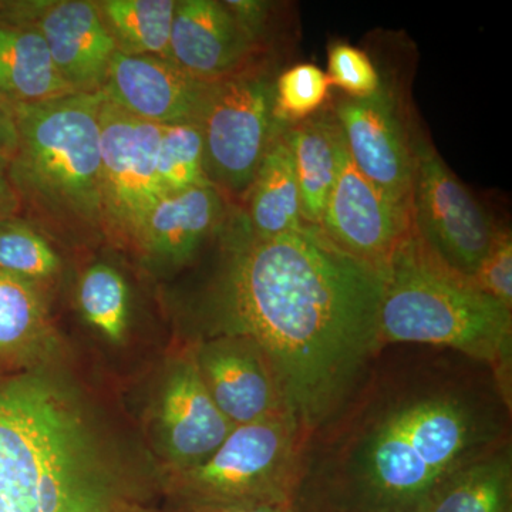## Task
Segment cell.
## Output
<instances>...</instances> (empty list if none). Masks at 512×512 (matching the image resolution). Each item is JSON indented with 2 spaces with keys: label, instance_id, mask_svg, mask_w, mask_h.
I'll list each match as a JSON object with an SVG mask.
<instances>
[{
  "label": "cell",
  "instance_id": "1",
  "mask_svg": "<svg viewBox=\"0 0 512 512\" xmlns=\"http://www.w3.org/2000/svg\"><path fill=\"white\" fill-rule=\"evenodd\" d=\"M376 357L345 406L312 434L299 512H423L440 485L511 440L493 373L453 350Z\"/></svg>",
  "mask_w": 512,
  "mask_h": 512
},
{
  "label": "cell",
  "instance_id": "2",
  "mask_svg": "<svg viewBox=\"0 0 512 512\" xmlns=\"http://www.w3.org/2000/svg\"><path fill=\"white\" fill-rule=\"evenodd\" d=\"M218 234L224 259L207 302L210 335L247 336L261 346L289 413L311 439L382 352V272L315 225L258 238L237 212Z\"/></svg>",
  "mask_w": 512,
  "mask_h": 512
},
{
  "label": "cell",
  "instance_id": "3",
  "mask_svg": "<svg viewBox=\"0 0 512 512\" xmlns=\"http://www.w3.org/2000/svg\"><path fill=\"white\" fill-rule=\"evenodd\" d=\"M380 348L447 349L485 365L512 406V309L440 261L413 228L384 266Z\"/></svg>",
  "mask_w": 512,
  "mask_h": 512
},
{
  "label": "cell",
  "instance_id": "4",
  "mask_svg": "<svg viewBox=\"0 0 512 512\" xmlns=\"http://www.w3.org/2000/svg\"><path fill=\"white\" fill-rule=\"evenodd\" d=\"M101 101V92L70 93L9 106L19 137L10 180L20 204L72 231H104Z\"/></svg>",
  "mask_w": 512,
  "mask_h": 512
},
{
  "label": "cell",
  "instance_id": "5",
  "mask_svg": "<svg viewBox=\"0 0 512 512\" xmlns=\"http://www.w3.org/2000/svg\"><path fill=\"white\" fill-rule=\"evenodd\" d=\"M308 434L291 414L235 426L198 466L163 474L174 507L293 505Z\"/></svg>",
  "mask_w": 512,
  "mask_h": 512
},
{
  "label": "cell",
  "instance_id": "6",
  "mask_svg": "<svg viewBox=\"0 0 512 512\" xmlns=\"http://www.w3.org/2000/svg\"><path fill=\"white\" fill-rule=\"evenodd\" d=\"M275 79L265 69L245 70L212 83L200 117L210 183L229 195H247L274 138Z\"/></svg>",
  "mask_w": 512,
  "mask_h": 512
},
{
  "label": "cell",
  "instance_id": "7",
  "mask_svg": "<svg viewBox=\"0 0 512 512\" xmlns=\"http://www.w3.org/2000/svg\"><path fill=\"white\" fill-rule=\"evenodd\" d=\"M412 143L413 231L443 264L473 279L500 228L447 167L429 138L419 133L414 121Z\"/></svg>",
  "mask_w": 512,
  "mask_h": 512
},
{
  "label": "cell",
  "instance_id": "8",
  "mask_svg": "<svg viewBox=\"0 0 512 512\" xmlns=\"http://www.w3.org/2000/svg\"><path fill=\"white\" fill-rule=\"evenodd\" d=\"M161 126L138 120L103 96L100 106L104 232L134 244L164 197L157 175Z\"/></svg>",
  "mask_w": 512,
  "mask_h": 512
},
{
  "label": "cell",
  "instance_id": "9",
  "mask_svg": "<svg viewBox=\"0 0 512 512\" xmlns=\"http://www.w3.org/2000/svg\"><path fill=\"white\" fill-rule=\"evenodd\" d=\"M389 79L366 99L343 97L332 110L352 163L399 210L410 215L413 119Z\"/></svg>",
  "mask_w": 512,
  "mask_h": 512
},
{
  "label": "cell",
  "instance_id": "10",
  "mask_svg": "<svg viewBox=\"0 0 512 512\" xmlns=\"http://www.w3.org/2000/svg\"><path fill=\"white\" fill-rule=\"evenodd\" d=\"M234 427L208 393L188 346L168 363L151 416L163 474L198 466Z\"/></svg>",
  "mask_w": 512,
  "mask_h": 512
},
{
  "label": "cell",
  "instance_id": "11",
  "mask_svg": "<svg viewBox=\"0 0 512 512\" xmlns=\"http://www.w3.org/2000/svg\"><path fill=\"white\" fill-rule=\"evenodd\" d=\"M0 19L35 26L52 55L57 72L76 93H100L117 43L97 2H0Z\"/></svg>",
  "mask_w": 512,
  "mask_h": 512
},
{
  "label": "cell",
  "instance_id": "12",
  "mask_svg": "<svg viewBox=\"0 0 512 512\" xmlns=\"http://www.w3.org/2000/svg\"><path fill=\"white\" fill-rule=\"evenodd\" d=\"M191 348L208 393L234 426L291 414L274 366L255 340L217 333Z\"/></svg>",
  "mask_w": 512,
  "mask_h": 512
},
{
  "label": "cell",
  "instance_id": "13",
  "mask_svg": "<svg viewBox=\"0 0 512 512\" xmlns=\"http://www.w3.org/2000/svg\"><path fill=\"white\" fill-rule=\"evenodd\" d=\"M319 228L336 247L382 272L412 220L357 170L345 144Z\"/></svg>",
  "mask_w": 512,
  "mask_h": 512
},
{
  "label": "cell",
  "instance_id": "14",
  "mask_svg": "<svg viewBox=\"0 0 512 512\" xmlns=\"http://www.w3.org/2000/svg\"><path fill=\"white\" fill-rule=\"evenodd\" d=\"M211 86L194 79L171 60L117 50L101 93L138 120L174 126L200 123Z\"/></svg>",
  "mask_w": 512,
  "mask_h": 512
},
{
  "label": "cell",
  "instance_id": "15",
  "mask_svg": "<svg viewBox=\"0 0 512 512\" xmlns=\"http://www.w3.org/2000/svg\"><path fill=\"white\" fill-rule=\"evenodd\" d=\"M258 46L224 2L181 0L175 8L170 60L194 79L221 82L252 69Z\"/></svg>",
  "mask_w": 512,
  "mask_h": 512
},
{
  "label": "cell",
  "instance_id": "16",
  "mask_svg": "<svg viewBox=\"0 0 512 512\" xmlns=\"http://www.w3.org/2000/svg\"><path fill=\"white\" fill-rule=\"evenodd\" d=\"M227 218L224 197L212 185L165 195L138 231L141 254L157 264L184 265Z\"/></svg>",
  "mask_w": 512,
  "mask_h": 512
},
{
  "label": "cell",
  "instance_id": "17",
  "mask_svg": "<svg viewBox=\"0 0 512 512\" xmlns=\"http://www.w3.org/2000/svg\"><path fill=\"white\" fill-rule=\"evenodd\" d=\"M305 224L320 227L338 178L345 138L332 107L286 128Z\"/></svg>",
  "mask_w": 512,
  "mask_h": 512
},
{
  "label": "cell",
  "instance_id": "18",
  "mask_svg": "<svg viewBox=\"0 0 512 512\" xmlns=\"http://www.w3.org/2000/svg\"><path fill=\"white\" fill-rule=\"evenodd\" d=\"M76 93L57 72L35 26L0 19V101L35 104Z\"/></svg>",
  "mask_w": 512,
  "mask_h": 512
},
{
  "label": "cell",
  "instance_id": "19",
  "mask_svg": "<svg viewBox=\"0 0 512 512\" xmlns=\"http://www.w3.org/2000/svg\"><path fill=\"white\" fill-rule=\"evenodd\" d=\"M288 127L274 138L266 151L247 192V210L241 212L249 231L258 238L278 237L305 225L301 192L286 136Z\"/></svg>",
  "mask_w": 512,
  "mask_h": 512
},
{
  "label": "cell",
  "instance_id": "20",
  "mask_svg": "<svg viewBox=\"0 0 512 512\" xmlns=\"http://www.w3.org/2000/svg\"><path fill=\"white\" fill-rule=\"evenodd\" d=\"M49 343L40 286L0 272V375L37 366Z\"/></svg>",
  "mask_w": 512,
  "mask_h": 512
},
{
  "label": "cell",
  "instance_id": "21",
  "mask_svg": "<svg viewBox=\"0 0 512 512\" xmlns=\"http://www.w3.org/2000/svg\"><path fill=\"white\" fill-rule=\"evenodd\" d=\"M423 512H512V443L458 468Z\"/></svg>",
  "mask_w": 512,
  "mask_h": 512
},
{
  "label": "cell",
  "instance_id": "22",
  "mask_svg": "<svg viewBox=\"0 0 512 512\" xmlns=\"http://www.w3.org/2000/svg\"><path fill=\"white\" fill-rule=\"evenodd\" d=\"M97 5L120 52L170 60L177 0H103Z\"/></svg>",
  "mask_w": 512,
  "mask_h": 512
},
{
  "label": "cell",
  "instance_id": "23",
  "mask_svg": "<svg viewBox=\"0 0 512 512\" xmlns=\"http://www.w3.org/2000/svg\"><path fill=\"white\" fill-rule=\"evenodd\" d=\"M77 302L84 320L107 342H124L130 320V292L116 268L103 262L90 266L80 278Z\"/></svg>",
  "mask_w": 512,
  "mask_h": 512
},
{
  "label": "cell",
  "instance_id": "24",
  "mask_svg": "<svg viewBox=\"0 0 512 512\" xmlns=\"http://www.w3.org/2000/svg\"><path fill=\"white\" fill-rule=\"evenodd\" d=\"M62 271V259L30 222L9 217L0 220V272L39 285Z\"/></svg>",
  "mask_w": 512,
  "mask_h": 512
},
{
  "label": "cell",
  "instance_id": "25",
  "mask_svg": "<svg viewBox=\"0 0 512 512\" xmlns=\"http://www.w3.org/2000/svg\"><path fill=\"white\" fill-rule=\"evenodd\" d=\"M157 175L164 197L190 188L212 185L205 173L200 124L161 126Z\"/></svg>",
  "mask_w": 512,
  "mask_h": 512
},
{
  "label": "cell",
  "instance_id": "26",
  "mask_svg": "<svg viewBox=\"0 0 512 512\" xmlns=\"http://www.w3.org/2000/svg\"><path fill=\"white\" fill-rule=\"evenodd\" d=\"M328 74L311 63L296 64L275 79V119L292 126L323 109L329 97Z\"/></svg>",
  "mask_w": 512,
  "mask_h": 512
},
{
  "label": "cell",
  "instance_id": "27",
  "mask_svg": "<svg viewBox=\"0 0 512 512\" xmlns=\"http://www.w3.org/2000/svg\"><path fill=\"white\" fill-rule=\"evenodd\" d=\"M328 79L349 99H366L373 96L382 84V76L363 50L335 43L329 50Z\"/></svg>",
  "mask_w": 512,
  "mask_h": 512
},
{
  "label": "cell",
  "instance_id": "28",
  "mask_svg": "<svg viewBox=\"0 0 512 512\" xmlns=\"http://www.w3.org/2000/svg\"><path fill=\"white\" fill-rule=\"evenodd\" d=\"M473 281L478 288L512 309V237L498 229L493 248L478 268Z\"/></svg>",
  "mask_w": 512,
  "mask_h": 512
},
{
  "label": "cell",
  "instance_id": "29",
  "mask_svg": "<svg viewBox=\"0 0 512 512\" xmlns=\"http://www.w3.org/2000/svg\"><path fill=\"white\" fill-rule=\"evenodd\" d=\"M9 164V160L0 157V220L15 217L22 208L18 192L10 180Z\"/></svg>",
  "mask_w": 512,
  "mask_h": 512
},
{
  "label": "cell",
  "instance_id": "30",
  "mask_svg": "<svg viewBox=\"0 0 512 512\" xmlns=\"http://www.w3.org/2000/svg\"><path fill=\"white\" fill-rule=\"evenodd\" d=\"M19 137L9 106L0 101V157L12 160L18 151Z\"/></svg>",
  "mask_w": 512,
  "mask_h": 512
},
{
  "label": "cell",
  "instance_id": "31",
  "mask_svg": "<svg viewBox=\"0 0 512 512\" xmlns=\"http://www.w3.org/2000/svg\"><path fill=\"white\" fill-rule=\"evenodd\" d=\"M170 512H299L295 505H210V507H174Z\"/></svg>",
  "mask_w": 512,
  "mask_h": 512
},
{
  "label": "cell",
  "instance_id": "32",
  "mask_svg": "<svg viewBox=\"0 0 512 512\" xmlns=\"http://www.w3.org/2000/svg\"><path fill=\"white\" fill-rule=\"evenodd\" d=\"M116 512H160L154 508L146 507L140 501H127V503L120 504Z\"/></svg>",
  "mask_w": 512,
  "mask_h": 512
}]
</instances>
